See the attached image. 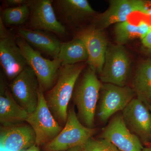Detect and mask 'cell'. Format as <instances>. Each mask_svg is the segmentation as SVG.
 <instances>
[{
  "instance_id": "obj_26",
  "label": "cell",
  "mask_w": 151,
  "mask_h": 151,
  "mask_svg": "<svg viewBox=\"0 0 151 151\" xmlns=\"http://www.w3.org/2000/svg\"><path fill=\"white\" fill-rule=\"evenodd\" d=\"M23 151H40V150L38 148V147L35 145Z\"/></svg>"
},
{
  "instance_id": "obj_12",
  "label": "cell",
  "mask_w": 151,
  "mask_h": 151,
  "mask_svg": "<svg viewBox=\"0 0 151 151\" xmlns=\"http://www.w3.org/2000/svg\"><path fill=\"white\" fill-rule=\"evenodd\" d=\"M52 2L50 0L31 1L29 4V27L30 29L50 32L59 36H64L66 28L57 19Z\"/></svg>"
},
{
  "instance_id": "obj_14",
  "label": "cell",
  "mask_w": 151,
  "mask_h": 151,
  "mask_svg": "<svg viewBox=\"0 0 151 151\" xmlns=\"http://www.w3.org/2000/svg\"><path fill=\"white\" fill-rule=\"evenodd\" d=\"M0 61L6 76L12 80L28 65L15 37L9 32L0 37Z\"/></svg>"
},
{
  "instance_id": "obj_2",
  "label": "cell",
  "mask_w": 151,
  "mask_h": 151,
  "mask_svg": "<svg viewBox=\"0 0 151 151\" xmlns=\"http://www.w3.org/2000/svg\"><path fill=\"white\" fill-rule=\"evenodd\" d=\"M102 84L96 73L89 66L76 84L72 98L77 110V116L85 127L94 128L95 114Z\"/></svg>"
},
{
  "instance_id": "obj_22",
  "label": "cell",
  "mask_w": 151,
  "mask_h": 151,
  "mask_svg": "<svg viewBox=\"0 0 151 151\" xmlns=\"http://www.w3.org/2000/svg\"><path fill=\"white\" fill-rule=\"evenodd\" d=\"M114 33L117 44L123 45L133 38L138 37L137 26L128 20L115 24Z\"/></svg>"
},
{
  "instance_id": "obj_21",
  "label": "cell",
  "mask_w": 151,
  "mask_h": 151,
  "mask_svg": "<svg viewBox=\"0 0 151 151\" xmlns=\"http://www.w3.org/2000/svg\"><path fill=\"white\" fill-rule=\"evenodd\" d=\"M30 14L29 4L4 9L2 20L4 24L19 25L24 24L29 19Z\"/></svg>"
},
{
  "instance_id": "obj_18",
  "label": "cell",
  "mask_w": 151,
  "mask_h": 151,
  "mask_svg": "<svg viewBox=\"0 0 151 151\" xmlns=\"http://www.w3.org/2000/svg\"><path fill=\"white\" fill-rule=\"evenodd\" d=\"M57 10L65 23L74 25L96 13L86 0H58L55 1Z\"/></svg>"
},
{
  "instance_id": "obj_20",
  "label": "cell",
  "mask_w": 151,
  "mask_h": 151,
  "mask_svg": "<svg viewBox=\"0 0 151 151\" xmlns=\"http://www.w3.org/2000/svg\"><path fill=\"white\" fill-rule=\"evenodd\" d=\"M58 58L61 65H74L87 62L88 55L83 42L76 37L69 41L61 42Z\"/></svg>"
},
{
  "instance_id": "obj_10",
  "label": "cell",
  "mask_w": 151,
  "mask_h": 151,
  "mask_svg": "<svg viewBox=\"0 0 151 151\" xmlns=\"http://www.w3.org/2000/svg\"><path fill=\"white\" fill-rule=\"evenodd\" d=\"M124 123L130 132L143 142H151V112L137 97L122 111Z\"/></svg>"
},
{
  "instance_id": "obj_29",
  "label": "cell",
  "mask_w": 151,
  "mask_h": 151,
  "mask_svg": "<svg viewBox=\"0 0 151 151\" xmlns=\"http://www.w3.org/2000/svg\"><path fill=\"white\" fill-rule=\"evenodd\" d=\"M142 151H151V147H144Z\"/></svg>"
},
{
  "instance_id": "obj_4",
  "label": "cell",
  "mask_w": 151,
  "mask_h": 151,
  "mask_svg": "<svg viewBox=\"0 0 151 151\" xmlns=\"http://www.w3.org/2000/svg\"><path fill=\"white\" fill-rule=\"evenodd\" d=\"M97 132L85 127L78 119L73 108L68 112L65 126L51 142L43 146V151H64L84 145Z\"/></svg>"
},
{
  "instance_id": "obj_11",
  "label": "cell",
  "mask_w": 151,
  "mask_h": 151,
  "mask_svg": "<svg viewBox=\"0 0 151 151\" xmlns=\"http://www.w3.org/2000/svg\"><path fill=\"white\" fill-rule=\"evenodd\" d=\"M99 137L109 141L120 151H142L144 148L140 139L125 125L122 113L111 118Z\"/></svg>"
},
{
  "instance_id": "obj_27",
  "label": "cell",
  "mask_w": 151,
  "mask_h": 151,
  "mask_svg": "<svg viewBox=\"0 0 151 151\" xmlns=\"http://www.w3.org/2000/svg\"><path fill=\"white\" fill-rule=\"evenodd\" d=\"M81 146H77L68 149L67 150L64 151H82Z\"/></svg>"
},
{
  "instance_id": "obj_7",
  "label": "cell",
  "mask_w": 151,
  "mask_h": 151,
  "mask_svg": "<svg viewBox=\"0 0 151 151\" xmlns=\"http://www.w3.org/2000/svg\"><path fill=\"white\" fill-rule=\"evenodd\" d=\"M135 96L130 86L103 83L96 111L99 120L102 123L107 122L112 116L123 111Z\"/></svg>"
},
{
  "instance_id": "obj_6",
  "label": "cell",
  "mask_w": 151,
  "mask_h": 151,
  "mask_svg": "<svg viewBox=\"0 0 151 151\" xmlns=\"http://www.w3.org/2000/svg\"><path fill=\"white\" fill-rule=\"evenodd\" d=\"M130 69L129 57L123 45L108 46L103 69L99 74L101 82L126 86Z\"/></svg>"
},
{
  "instance_id": "obj_31",
  "label": "cell",
  "mask_w": 151,
  "mask_h": 151,
  "mask_svg": "<svg viewBox=\"0 0 151 151\" xmlns=\"http://www.w3.org/2000/svg\"><path fill=\"white\" fill-rule=\"evenodd\" d=\"M148 108L149 110H150L151 112V106H149V107H148Z\"/></svg>"
},
{
  "instance_id": "obj_19",
  "label": "cell",
  "mask_w": 151,
  "mask_h": 151,
  "mask_svg": "<svg viewBox=\"0 0 151 151\" xmlns=\"http://www.w3.org/2000/svg\"><path fill=\"white\" fill-rule=\"evenodd\" d=\"M131 87L137 98L147 107L151 106V60H144L138 65Z\"/></svg>"
},
{
  "instance_id": "obj_25",
  "label": "cell",
  "mask_w": 151,
  "mask_h": 151,
  "mask_svg": "<svg viewBox=\"0 0 151 151\" xmlns=\"http://www.w3.org/2000/svg\"><path fill=\"white\" fill-rule=\"evenodd\" d=\"M141 40L143 46L146 48L151 50V31L145 37L141 39Z\"/></svg>"
},
{
  "instance_id": "obj_8",
  "label": "cell",
  "mask_w": 151,
  "mask_h": 151,
  "mask_svg": "<svg viewBox=\"0 0 151 151\" xmlns=\"http://www.w3.org/2000/svg\"><path fill=\"white\" fill-rule=\"evenodd\" d=\"M40 88L37 77L28 65L10 84V90L15 100L29 114L37 107Z\"/></svg>"
},
{
  "instance_id": "obj_1",
  "label": "cell",
  "mask_w": 151,
  "mask_h": 151,
  "mask_svg": "<svg viewBox=\"0 0 151 151\" xmlns=\"http://www.w3.org/2000/svg\"><path fill=\"white\" fill-rule=\"evenodd\" d=\"M84 68L83 63L61 65L55 84L45 97L48 107L57 121L66 123L68 107L79 76Z\"/></svg>"
},
{
  "instance_id": "obj_17",
  "label": "cell",
  "mask_w": 151,
  "mask_h": 151,
  "mask_svg": "<svg viewBox=\"0 0 151 151\" xmlns=\"http://www.w3.org/2000/svg\"><path fill=\"white\" fill-rule=\"evenodd\" d=\"M19 36L29 45L44 52L53 59L58 58L61 42L47 32L21 28L18 30Z\"/></svg>"
},
{
  "instance_id": "obj_23",
  "label": "cell",
  "mask_w": 151,
  "mask_h": 151,
  "mask_svg": "<svg viewBox=\"0 0 151 151\" xmlns=\"http://www.w3.org/2000/svg\"><path fill=\"white\" fill-rule=\"evenodd\" d=\"M81 147L82 151H120L110 142L101 138H91Z\"/></svg>"
},
{
  "instance_id": "obj_16",
  "label": "cell",
  "mask_w": 151,
  "mask_h": 151,
  "mask_svg": "<svg viewBox=\"0 0 151 151\" xmlns=\"http://www.w3.org/2000/svg\"><path fill=\"white\" fill-rule=\"evenodd\" d=\"M29 113L17 103L7 85L3 73L0 79V123L2 127L26 122Z\"/></svg>"
},
{
  "instance_id": "obj_24",
  "label": "cell",
  "mask_w": 151,
  "mask_h": 151,
  "mask_svg": "<svg viewBox=\"0 0 151 151\" xmlns=\"http://www.w3.org/2000/svg\"><path fill=\"white\" fill-rule=\"evenodd\" d=\"M32 0H7L4 1L7 7H14L29 4Z\"/></svg>"
},
{
  "instance_id": "obj_9",
  "label": "cell",
  "mask_w": 151,
  "mask_h": 151,
  "mask_svg": "<svg viewBox=\"0 0 151 151\" xmlns=\"http://www.w3.org/2000/svg\"><path fill=\"white\" fill-rule=\"evenodd\" d=\"M109 3L108 9L96 17L93 23L101 30L128 20L129 16L134 13L146 16L148 9V1L142 0H111Z\"/></svg>"
},
{
  "instance_id": "obj_3",
  "label": "cell",
  "mask_w": 151,
  "mask_h": 151,
  "mask_svg": "<svg viewBox=\"0 0 151 151\" xmlns=\"http://www.w3.org/2000/svg\"><path fill=\"white\" fill-rule=\"evenodd\" d=\"M15 40L27 65L36 76L41 89L43 92L50 90L56 82L61 61L58 58L50 60L44 58L39 51L32 48L19 36L15 37Z\"/></svg>"
},
{
  "instance_id": "obj_15",
  "label": "cell",
  "mask_w": 151,
  "mask_h": 151,
  "mask_svg": "<svg viewBox=\"0 0 151 151\" xmlns=\"http://www.w3.org/2000/svg\"><path fill=\"white\" fill-rule=\"evenodd\" d=\"M35 133L29 124L1 127V147L10 151H23L35 145Z\"/></svg>"
},
{
  "instance_id": "obj_13",
  "label": "cell",
  "mask_w": 151,
  "mask_h": 151,
  "mask_svg": "<svg viewBox=\"0 0 151 151\" xmlns=\"http://www.w3.org/2000/svg\"><path fill=\"white\" fill-rule=\"evenodd\" d=\"M76 37L83 42L87 50L89 67L100 74L104 65L108 42L101 30L93 24L80 30Z\"/></svg>"
},
{
  "instance_id": "obj_5",
  "label": "cell",
  "mask_w": 151,
  "mask_h": 151,
  "mask_svg": "<svg viewBox=\"0 0 151 151\" xmlns=\"http://www.w3.org/2000/svg\"><path fill=\"white\" fill-rule=\"evenodd\" d=\"M26 122L35 133V145L45 146L60 133L63 128L55 118L47 105L44 92L40 88L37 107L29 114Z\"/></svg>"
},
{
  "instance_id": "obj_28",
  "label": "cell",
  "mask_w": 151,
  "mask_h": 151,
  "mask_svg": "<svg viewBox=\"0 0 151 151\" xmlns=\"http://www.w3.org/2000/svg\"><path fill=\"white\" fill-rule=\"evenodd\" d=\"M146 16L151 17V1L148 2V9Z\"/></svg>"
},
{
  "instance_id": "obj_30",
  "label": "cell",
  "mask_w": 151,
  "mask_h": 151,
  "mask_svg": "<svg viewBox=\"0 0 151 151\" xmlns=\"http://www.w3.org/2000/svg\"><path fill=\"white\" fill-rule=\"evenodd\" d=\"M144 144L145 145L146 147H151V142L144 143Z\"/></svg>"
}]
</instances>
